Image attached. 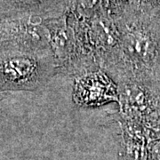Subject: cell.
<instances>
[{
  "mask_svg": "<svg viewBox=\"0 0 160 160\" xmlns=\"http://www.w3.org/2000/svg\"><path fill=\"white\" fill-rule=\"evenodd\" d=\"M54 68L53 57L0 49V92L35 90L46 84Z\"/></svg>",
  "mask_w": 160,
  "mask_h": 160,
  "instance_id": "cell-1",
  "label": "cell"
},
{
  "mask_svg": "<svg viewBox=\"0 0 160 160\" xmlns=\"http://www.w3.org/2000/svg\"><path fill=\"white\" fill-rule=\"evenodd\" d=\"M74 99L80 105L97 106L118 99L112 82L102 73L86 75L77 81Z\"/></svg>",
  "mask_w": 160,
  "mask_h": 160,
  "instance_id": "cell-2",
  "label": "cell"
}]
</instances>
